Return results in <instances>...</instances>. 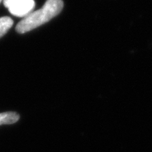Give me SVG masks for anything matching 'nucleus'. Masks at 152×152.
<instances>
[{"label":"nucleus","mask_w":152,"mask_h":152,"mask_svg":"<svg viewBox=\"0 0 152 152\" xmlns=\"http://www.w3.org/2000/svg\"><path fill=\"white\" fill-rule=\"evenodd\" d=\"M20 118V115L16 112H4L0 113V125H11L16 123Z\"/></svg>","instance_id":"obj_3"},{"label":"nucleus","mask_w":152,"mask_h":152,"mask_svg":"<svg viewBox=\"0 0 152 152\" xmlns=\"http://www.w3.org/2000/svg\"><path fill=\"white\" fill-rule=\"evenodd\" d=\"M4 6L10 14L18 18H25L35 8L34 0H3Z\"/></svg>","instance_id":"obj_2"},{"label":"nucleus","mask_w":152,"mask_h":152,"mask_svg":"<svg viewBox=\"0 0 152 152\" xmlns=\"http://www.w3.org/2000/svg\"><path fill=\"white\" fill-rule=\"evenodd\" d=\"M63 7L62 0H47L42 8L31 12L17 24L16 31L23 34L46 23L59 14Z\"/></svg>","instance_id":"obj_1"},{"label":"nucleus","mask_w":152,"mask_h":152,"mask_svg":"<svg viewBox=\"0 0 152 152\" xmlns=\"http://www.w3.org/2000/svg\"><path fill=\"white\" fill-rule=\"evenodd\" d=\"M14 25V20L9 16L0 18V38L2 37Z\"/></svg>","instance_id":"obj_4"},{"label":"nucleus","mask_w":152,"mask_h":152,"mask_svg":"<svg viewBox=\"0 0 152 152\" xmlns=\"http://www.w3.org/2000/svg\"><path fill=\"white\" fill-rule=\"evenodd\" d=\"M1 1H3V0H0V3L1 2Z\"/></svg>","instance_id":"obj_5"}]
</instances>
